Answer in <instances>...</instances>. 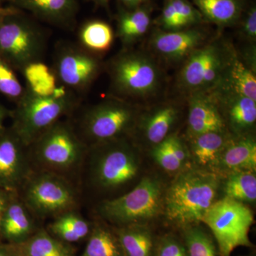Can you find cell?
<instances>
[{
  "mask_svg": "<svg viewBox=\"0 0 256 256\" xmlns=\"http://www.w3.org/2000/svg\"><path fill=\"white\" fill-rule=\"evenodd\" d=\"M105 68L112 97L139 106L150 105L164 92L166 74L148 50L124 48Z\"/></svg>",
  "mask_w": 256,
  "mask_h": 256,
  "instance_id": "2",
  "label": "cell"
},
{
  "mask_svg": "<svg viewBox=\"0 0 256 256\" xmlns=\"http://www.w3.org/2000/svg\"><path fill=\"white\" fill-rule=\"evenodd\" d=\"M153 22L158 25V28L164 31H176L186 28L178 18L170 0H164L160 16Z\"/></svg>",
  "mask_w": 256,
  "mask_h": 256,
  "instance_id": "37",
  "label": "cell"
},
{
  "mask_svg": "<svg viewBox=\"0 0 256 256\" xmlns=\"http://www.w3.org/2000/svg\"><path fill=\"white\" fill-rule=\"evenodd\" d=\"M114 37L112 26L100 20L86 22L78 31L79 45L97 56L110 50L114 44Z\"/></svg>",
  "mask_w": 256,
  "mask_h": 256,
  "instance_id": "28",
  "label": "cell"
},
{
  "mask_svg": "<svg viewBox=\"0 0 256 256\" xmlns=\"http://www.w3.org/2000/svg\"><path fill=\"white\" fill-rule=\"evenodd\" d=\"M151 156L156 164L166 172L178 174L185 168L174 156L170 146L169 137L151 148Z\"/></svg>",
  "mask_w": 256,
  "mask_h": 256,
  "instance_id": "34",
  "label": "cell"
},
{
  "mask_svg": "<svg viewBox=\"0 0 256 256\" xmlns=\"http://www.w3.org/2000/svg\"><path fill=\"white\" fill-rule=\"evenodd\" d=\"M182 114V106L176 100H162L146 109L141 108L131 139L138 146L151 149L175 133Z\"/></svg>",
  "mask_w": 256,
  "mask_h": 256,
  "instance_id": "13",
  "label": "cell"
},
{
  "mask_svg": "<svg viewBox=\"0 0 256 256\" xmlns=\"http://www.w3.org/2000/svg\"><path fill=\"white\" fill-rule=\"evenodd\" d=\"M78 104V95L60 85L50 96H37L25 88L12 110L10 127L28 146L48 128L72 114Z\"/></svg>",
  "mask_w": 256,
  "mask_h": 256,
  "instance_id": "5",
  "label": "cell"
},
{
  "mask_svg": "<svg viewBox=\"0 0 256 256\" xmlns=\"http://www.w3.org/2000/svg\"><path fill=\"white\" fill-rule=\"evenodd\" d=\"M21 73L26 80V88L37 96H53L58 89V80L53 70L42 60L28 64Z\"/></svg>",
  "mask_w": 256,
  "mask_h": 256,
  "instance_id": "30",
  "label": "cell"
},
{
  "mask_svg": "<svg viewBox=\"0 0 256 256\" xmlns=\"http://www.w3.org/2000/svg\"><path fill=\"white\" fill-rule=\"evenodd\" d=\"M182 230L188 256H218V252L212 236L198 224Z\"/></svg>",
  "mask_w": 256,
  "mask_h": 256,
  "instance_id": "32",
  "label": "cell"
},
{
  "mask_svg": "<svg viewBox=\"0 0 256 256\" xmlns=\"http://www.w3.org/2000/svg\"><path fill=\"white\" fill-rule=\"evenodd\" d=\"M12 110L6 108L4 106L0 104V133L4 130V128H6L4 126V122L8 118H10L11 116Z\"/></svg>",
  "mask_w": 256,
  "mask_h": 256,
  "instance_id": "43",
  "label": "cell"
},
{
  "mask_svg": "<svg viewBox=\"0 0 256 256\" xmlns=\"http://www.w3.org/2000/svg\"><path fill=\"white\" fill-rule=\"evenodd\" d=\"M234 48L230 42L218 36L195 50L176 74L175 86L178 94L185 99L215 88L222 82Z\"/></svg>",
  "mask_w": 256,
  "mask_h": 256,
  "instance_id": "7",
  "label": "cell"
},
{
  "mask_svg": "<svg viewBox=\"0 0 256 256\" xmlns=\"http://www.w3.org/2000/svg\"><path fill=\"white\" fill-rule=\"evenodd\" d=\"M24 92L14 69L0 58V94L16 104Z\"/></svg>",
  "mask_w": 256,
  "mask_h": 256,
  "instance_id": "33",
  "label": "cell"
},
{
  "mask_svg": "<svg viewBox=\"0 0 256 256\" xmlns=\"http://www.w3.org/2000/svg\"><path fill=\"white\" fill-rule=\"evenodd\" d=\"M0 256H16L14 246L0 242Z\"/></svg>",
  "mask_w": 256,
  "mask_h": 256,
  "instance_id": "42",
  "label": "cell"
},
{
  "mask_svg": "<svg viewBox=\"0 0 256 256\" xmlns=\"http://www.w3.org/2000/svg\"><path fill=\"white\" fill-rule=\"evenodd\" d=\"M154 256H188V250L174 236L166 234L158 242Z\"/></svg>",
  "mask_w": 256,
  "mask_h": 256,
  "instance_id": "38",
  "label": "cell"
},
{
  "mask_svg": "<svg viewBox=\"0 0 256 256\" xmlns=\"http://www.w3.org/2000/svg\"><path fill=\"white\" fill-rule=\"evenodd\" d=\"M152 11L149 2L134 9L121 6L116 16V35L124 48H132L146 36L153 22Z\"/></svg>",
  "mask_w": 256,
  "mask_h": 256,
  "instance_id": "22",
  "label": "cell"
},
{
  "mask_svg": "<svg viewBox=\"0 0 256 256\" xmlns=\"http://www.w3.org/2000/svg\"><path fill=\"white\" fill-rule=\"evenodd\" d=\"M88 2L94 3V4L98 6L107 8L111 0H86Z\"/></svg>",
  "mask_w": 256,
  "mask_h": 256,
  "instance_id": "45",
  "label": "cell"
},
{
  "mask_svg": "<svg viewBox=\"0 0 256 256\" xmlns=\"http://www.w3.org/2000/svg\"><path fill=\"white\" fill-rule=\"evenodd\" d=\"M21 11L31 13L45 22L73 28L78 14V0H0Z\"/></svg>",
  "mask_w": 256,
  "mask_h": 256,
  "instance_id": "19",
  "label": "cell"
},
{
  "mask_svg": "<svg viewBox=\"0 0 256 256\" xmlns=\"http://www.w3.org/2000/svg\"><path fill=\"white\" fill-rule=\"evenodd\" d=\"M32 215L16 192H12L0 220V238L6 244L18 245L38 230Z\"/></svg>",
  "mask_w": 256,
  "mask_h": 256,
  "instance_id": "20",
  "label": "cell"
},
{
  "mask_svg": "<svg viewBox=\"0 0 256 256\" xmlns=\"http://www.w3.org/2000/svg\"><path fill=\"white\" fill-rule=\"evenodd\" d=\"M82 256H124L116 232L100 224L92 227Z\"/></svg>",
  "mask_w": 256,
  "mask_h": 256,
  "instance_id": "31",
  "label": "cell"
},
{
  "mask_svg": "<svg viewBox=\"0 0 256 256\" xmlns=\"http://www.w3.org/2000/svg\"><path fill=\"white\" fill-rule=\"evenodd\" d=\"M122 8L126 9H134L146 4L149 0H118Z\"/></svg>",
  "mask_w": 256,
  "mask_h": 256,
  "instance_id": "40",
  "label": "cell"
},
{
  "mask_svg": "<svg viewBox=\"0 0 256 256\" xmlns=\"http://www.w3.org/2000/svg\"><path fill=\"white\" fill-rule=\"evenodd\" d=\"M104 68L98 56L80 45L64 43L57 48L52 68L58 84L78 95L90 88Z\"/></svg>",
  "mask_w": 256,
  "mask_h": 256,
  "instance_id": "12",
  "label": "cell"
},
{
  "mask_svg": "<svg viewBox=\"0 0 256 256\" xmlns=\"http://www.w3.org/2000/svg\"><path fill=\"white\" fill-rule=\"evenodd\" d=\"M140 106L110 96L84 111L75 128L88 146L132 137Z\"/></svg>",
  "mask_w": 256,
  "mask_h": 256,
  "instance_id": "8",
  "label": "cell"
},
{
  "mask_svg": "<svg viewBox=\"0 0 256 256\" xmlns=\"http://www.w3.org/2000/svg\"><path fill=\"white\" fill-rule=\"evenodd\" d=\"M92 229L90 224L77 210H74L54 218L46 230L60 242L69 244L86 238Z\"/></svg>",
  "mask_w": 256,
  "mask_h": 256,
  "instance_id": "27",
  "label": "cell"
},
{
  "mask_svg": "<svg viewBox=\"0 0 256 256\" xmlns=\"http://www.w3.org/2000/svg\"><path fill=\"white\" fill-rule=\"evenodd\" d=\"M16 256H74L69 244L60 242L46 229H38L22 244L13 245Z\"/></svg>",
  "mask_w": 256,
  "mask_h": 256,
  "instance_id": "26",
  "label": "cell"
},
{
  "mask_svg": "<svg viewBox=\"0 0 256 256\" xmlns=\"http://www.w3.org/2000/svg\"><path fill=\"white\" fill-rule=\"evenodd\" d=\"M88 146L75 126L60 120L48 128L28 146L30 161L35 170L66 176L82 170Z\"/></svg>",
  "mask_w": 256,
  "mask_h": 256,
  "instance_id": "4",
  "label": "cell"
},
{
  "mask_svg": "<svg viewBox=\"0 0 256 256\" xmlns=\"http://www.w3.org/2000/svg\"><path fill=\"white\" fill-rule=\"evenodd\" d=\"M202 222L213 234L220 256H230L239 246L252 247L248 234L254 216L245 204L224 196L212 205Z\"/></svg>",
  "mask_w": 256,
  "mask_h": 256,
  "instance_id": "11",
  "label": "cell"
},
{
  "mask_svg": "<svg viewBox=\"0 0 256 256\" xmlns=\"http://www.w3.org/2000/svg\"><path fill=\"white\" fill-rule=\"evenodd\" d=\"M178 18L186 28L200 26L205 22L201 13L190 0H170Z\"/></svg>",
  "mask_w": 256,
  "mask_h": 256,
  "instance_id": "35",
  "label": "cell"
},
{
  "mask_svg": "<svg viewBox=\"0 0 256 256\" xmlns=\"http://www.w3.org/2000/svg\"><path fill=\"white\" fill-rule=\"evenodd\" d=\"M238 34L248 44H256V6L255 3L244 8L239 20Z\"/></svg>",
  "mask_w": 256,
  "mask_h": 256,
  "instance_id": "36",
  "label": "cell"
},
{
  "mask_svg": "<svg viewBox=\"0 0 256 256\" xmlns=\"http://www.w3.org/2000/svg\"><path fill=\"white\" fill-rule=\"evenodd\" d=\"M238 52L239 56L244 64L256 73V44H249L248 46L245 47L242 52Z\"/></svg>",
  "mask_w": 256,
  "mask_h": 256,
  "instance_id": "39",
  "label": "cell"
},
{
  "mask_svg": "<svg viewBox=\"0 0 256 256\" xmlns=\"http://www.w3.org/2000/svg\"><path fill=\"white\" fill-rule=\"evenodd\" d=\"M256 171V140L254 132L230 136L220 153L214 172L222 178L238 172Z\"/></svg>",
  "mask_w": 256,
  "mask_h": 256,
  "instance_id": "18",
  "label": "cell"
},
{
  "mask_svg": "<svg viewBox=\"0 0 256 256\" xmlns=\"http://www.w3.org/2000/svg\"><path fill=\"white\" fill-rule=\"evenodd\" d=\"M217 86L225 88L256 101V73L244 64L236 48L222 82Z\"/></svg>",
  "mask_w": 256,
  "mask_h": 256,
  "instance_id": "24",
  "label": "cell"
},
{
  "mask_svg": "<svg viewBox=\"0 0 256 256\" xmlns=\"http://www.w3.org/2000/svg\"><path fill=\"white\" fill-rule=\"evenodd\" d=\"M230 136L228 131H222L186 138L185 142L193 166L214 172L218 158Z\"/></svg>",
  "mask_w": 256,
  "mask_h": 256,
  "instance_id": "21",
  "label": "cell"
},
{
  "mask_svg": "<svg viewBox=\"0 0 256 256\" xmlns=\"http://www.w3.org/2000/svg\"><path fill=\"white\" fill-rule=\"evenodd\" d=\"M11 193L12 192L0 188V220H1L2 216L3 214L5 207L8 204V201H9Z\"/></svg>",
  "mask_w": 256,
  "mask_h": 256,
  "instance_id": "41",
  "label": "cell"
},
{
  "mask_svg": "<svg viewBox=\"0 0 256 256\" xmlns=\"http://www.w3.org/2000/svg\"><path fill=\"white\" fill-rule=\"evenodd\" d=\"M185 100L188 104L186 138L228 131L212 92L192 94Z\"/></svg>",
  "mask_w": 256,
  "mask_h": 256,
  "instance_id": "17",
  "label": "cell"
},
{
  "mask_svg": "<svg viewBox=\"0 0 256 256\" xmlns=\"http://www.w3.org/2000/svg\"><path fill=\"white\" fill-rule=\"evenodd\" d=\"M28 146L11 127L0 133V188L18 192L33 171Z\"/></svg>",
  "mask_w": 256,
  "mask_h": 256,
  "instance_id": "15",
  "label": "cell"
},
{
  "mask_svg": "<svg viewBox=\"0 0 256 256\" xmlns=\"http://www.w3.org/2000/svg\"><path fill=\"white\" fill-rule=\"evenodd\" d=\"M222 178L212 172L188 166L165 188L164 212L169 223L184 229L201 223L217 200Z\"/></svg>",
  "mask_w": 256,
  "mask_h": 256,
  "instance_id": "3",
  "label": "cell"
},
{
  "mask_svg": "<svg viewBox=\"0 0 256 256\" xmlns=\"http://www.w3.org/2000/svg\"><path fill=\"white\" fill-rule=\"evenodd\" d=\"M21 10L16 9L12 6H0V22L2 21L3 20L6 16H9V15L16 14V13L20 12Z\"/></svg>",
  "mask_w": 256,
  "mask_h": 256,
  "instance_id": "44",
  "label": "cell"
},
{
  "mask_svg": "<svg viewBox=\"0 0 256 256\" xmlns=\"http://www.w3.org/2000/svg\"><path fill=\"white\" fill-rule=\"evenodd\" d=\"M208 92L214 98L227 130L232 136L254 132L256 101L220 86Z\"/></svg>",
  "mask_w": 256,
  "mask_h": 256,
  "instance_id": "16",
  "label": "cell"
},
{
  "mask_svg": "<svg viewBox=\"0 0 256 256\" xmlns=\"http://www.w3.org/2000/svg\"><path fill=\"white\" fill-rule=\"evenodd\" d=\"M36 218H55L77 210L78 192L70 178L62 175L34 170L16 192Z\"/></svg>",
  "mask_w": 256,
  "mask_h": 256,
  "instance_id": "9",
  "label": "cell"
},
{
  "mask_svg": "<svg viewBox=\"0 0 256 256\" xmlns=\"http://www.w3.org/2000/svg\"><path fill=\"white\" fill-rule=\"evenodd\" d=\"M46 46V35L38 24L21 11L0 22V58L21 72L40 62Z\"/></svg>",
  "mask_w": 256,
  "mask_h": 256,
  "instance_id": "10",
  "label": "cell"
},
{
  "mask_svg": "<svg viewBox=\"0 0 256 256\" xmlns=\"http://www.w3.org/2000/svg\"><path fill=\"white\" fill-rule=\"evenodd\" d=\"M124 256H154V237L148 224H132L114 230Z\"/></svg>",
  "mask_w": 256,
  "mask_h": 256,
  "instance_id": "25",
  "label": "cell"
},
{
  "mask_svg": "<svg viewBox=\"0 0 256 256\" xmlns=\"http://www.w3.org/2000/svg\"><path fill=\"white\" fill-rule=\"evenodd\" d=\"M84 168L88 188L105 196L104 200L116 198L137 181L141 168L140 148L130 138L88 146Z\"/></svg>",
  "mask_w": 256,
  "mask_h": 256,
  "instance_id": "1",
  "label": "cell"
},
{
  "mask_svg": "<svg viewBox=\"0 0 256 256\" xmlns=\"http://www.w3.org/2000/svg\"><path fill=\"white\" fill-rule=\"evenodd\" d=\"M204 22L218 28L235 26L245 8L242 0H192Z\"/></svg>",
  "mask_w": 256,
  "mask_h": 256,
  "instance_id": "23",
  "label": "cell"
},
{
  "mask_svg": "<svg viewBox=\"0 0 256 256\" xmlns=\"http://www.w3.org/2000/svg\"><path fill=\"white\" fill-rule=\"evenodd\" d=\"M212 38L202 25L176 31L156 28L148 40V50L161 64L181 65L188 56Z\"/></svg>",
  "mask_w": 256,
  "mask_h": 256,
  "instance_id": "14",
  "label": "cell"
},
{
  "mask_svg": "<svg viewBox=\"0 0 256 256\" xmlns=\"http://www.w3.org/2000/svg\"><path fill=\"white\" fill-rule=\"evenodd\" d=\"M164 191L159 178L143 176L124 194L99 202L96 212L102 220L117 227L146 224L163 212Z\"/></svg>",
  "mask_w": 256,
  "mask_h": 256,
  "instance_id": "6",
  "label": "cell"
},
{
  "mask_svg": "<svg viewBox=\"0 0 256 256\" xmlns=\"http://www.w3.org/2000/svg\"><path fill=\"white\" fill-rule=\"evenodd\" d=\"M220 190L224 196L242 204L256 201V175L254 172H238L222 178Z\"/></svg>",
  "mask_w": 256,
  "mask_h": 256,
  "instance_id": "29",
  "label": "cell"
}]
</instances>
